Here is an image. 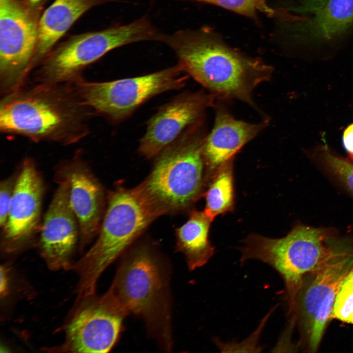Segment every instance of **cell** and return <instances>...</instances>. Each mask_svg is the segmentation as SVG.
I'll list each match as a JSON object with an SVG mask.
<instances>
[{"mask_svg": "<svg viewBox=\"0 0 353 353\" xmlns=\"http://www.w3.org/2000/svg\"><path fill=\"white\" fill-rule=\"evenodd\" d=\"M287 24L298 41L316 43L335 39L353 26V0H296Z\"/></svg>", "mask_w": 353, "mask_h": 353, "instance_id": "15", "label": "cell"}, {"mask_svg": "<svg viewBox=\"0 0 353 353\" xmlns=\"http://www.w3.org/2000/svg\"><path fill=\"white\" fill-rule=\"evenodd\" d=\"M311 158L327 176L353 198V161L322 146Z\"/></svg>", "mask_w": 353, "mask_h": 353, "instance_id": "21", "label": "cell"}, {"mask_svg": "<svg viewBox=\"0 0 353 353\" xmlns=\"http://www.w3.org/2000/svg\"><path fill=\"white\" fill-rule=\"evenodd\" d=\"M114 0H55L39 19L32 64L50 52L55 43L83 14L97 5Z\"/></svg>", "mask_w": 353, "mask_h": 353, "instance_id": "18", "label": "cell"}, {"mask_svg": "<svg viewBox=\"0 0 353 353\" xmlns=\"http://www.w3.org/2000/svg\"><path fill=\"white\" fill-rule=\"evenodd\" d=\"M56 176L69 181L70 201L78 224V248L82 252L99 232L105 210L104 189L89 166L78 158L62 165Z\"/></svg>", "mask_w": 353, "mask_h": 353, "instance_id": "16", "label": "cell"}, {"mask_svg": "<svg viewBox=\"0 0 353 353\" xmlns=\"http://www.w3.org/2000/svg\"><path fill=\"white\" fill-rule=\"evenodd\" d=\"M353 267V244L340 238L329 255L303 280L293 310L299 313L312 352L320 345L340 286Z\"/></svg>", "mask_w": 353, "mask_h": 353, "instance_id": "7", "label": "cell"}, {"mask_svg": "<svg viewBox=\"0 0 353 353\" xmlns=\"http://www.w3.org/2000/svg\"><path fill=\"white\" fill-rule=\"evenodd\" d=\"M160 33L144 16L126 25L73 36L48 54L42 74L50 82L69 80L109 51L137 42L158 41Z\"/></svg>", "mask_w": 353, "mask_h": 353, "instance_id": "8", "label": "cell"}, {"mask_svg": "<svg viewBox=\"0 0 353 353\" xmlns=\"http://www.w3.org/2000/svg\"><path fill=\"white\" fill-rule=\"evenodd\" d=\"M7 289V278L6 277L5 268L2 266L0 267V292L1 296H4L6 294Z\"/></svg>", "mask_w": 353, "mask_h": 353, "instance_id": "26", "label": "cell"}, {"mask_svg": "<svg viewBox=\"0 0 353 353\" xmlns=\"http://www.w3.org/2000/svg\"><path fill=\"white\" fill-rule=\"evenodd\" d=\"M339 239L329 228L302 225L278 239L252 234L241 248V261L258 260L278 272L284 280L291 312L303 278L329 255Z\"/></svg>", "mask_w": 353, "mask_h": 353, "instance_id": "5", "label": "cell"}, {"mask_svg": "<svg viewBox=\"0 0 353 353\" xmlns=\"http://www.w3.org/2000/svg\"><path fill=\"white\" fill-rule=\"evenodd\" d=\"M81 120L78 106L52 90L13 93L0 103V129L35 139L70 141Z\"/></svg>", "mask_w": 353, "mask_h": 353, "instance_id": "6", "label": "cell"}, {"mask_svg": "<svg viewBox=\"0 0 353 353\" xmlns=\"http://www.w3.org/2000/svg\"><path fill=\"white\" fill-rule=\"evenodd\" d=\"M177 63L147 75L80 85L83 103L114 122L129 117L140 105L164 92L184 86L188 78Z\"/></svg>", "mask_w": 353, "mask_h": 353, "instance_id": "9", "label": "cell"}, {"mask_svg": "<svg viewBox=\"0 0 353 353\" xmlns=\"http://www.w3.org/2000/svg\"><path fill=\"white\" fill-rule=\"evenodd\" d=\"M107 200L97 240L72 268L79 277L77 300L95 294L104 270L160 216L138 186H118Z\"/></svg>", "mask_w": 353, "mask_h": 353, "instance_id": "3", "label": "cell"}, {"mask_svg": "<svg viewBox=\"0 0 353 353\" xmlns=\"http://www.w3.org/2000/svg\"><path fill=\"white\" fill-rule=\"evenodd\" d=\"M343 143L350 158L353 160V124L345 129L343 137Z\"/></svg>", "mask_w": 353, "mask_h": 353, "instance_id": "25", "label": "cell"}, {"mask_svg": "<svg viewBox=\"0 0 353 353\" xmlns=\"http://www.w3.org/2000/svg\"><path fill=\"white\" fill-rule=\"evenodd\" d=\"M231 161L218 169L205 193L204 211L212 221L233 207L234 187Z\"/></svg>", "mask_w": 353, "mask_h": 353, "instance_id": "20", "label": "cell"}, {"mask_svg": "<svg viewBox=\"0 0 353 353\" xmlns=\"http://www.w3.org/2000/svg\"><path fill=\"white\" fill-rule=\"evenodd\" d=\"M169 267L147 244L124 255L109 290L127 314L141 318L162 349H172Z\"/></svg>", "mask_w": 353, "mask_h": 353, "instance_id": "2", "label": "cell"}, {"mask_svg": "<svg viewBox=\"0 0 353 353\" xmlns=\"http://www.w3.org/2000/svg\"><path fill=\"white\" fill-rule=\"evenodd\" d=\"M203 122L159 152L149 176L138 185L160 216L184 211L201 193L205 167Z\"/></svg>", "mask_w": 353, "mask_h": 353, "instance_id": "4", "label": "cell"}, {"mask_svg": "<svg viewBox=\"0 0 353 353\" xmlns=\"http://www.w3.org/2000/svg\"><path fill=\"white\" fill-rule=\"evenodd\" d=\"M203 2L217 5L239 14L256 17L258 12L275 16L277 12L270 7L266 0H176Z\"/></svg>", "mask_w": 353, "mask_h": 353, "instance_id": "22", "label": "cell"}, {"mask_svg": "<svg viewBox=\"0 0 353 353\" xmlns=\"http://www.w3.org/2000/svg\"><path fill=\"white\" fill-rule=\"evenodd\" d=\"M17 176L13 175L1 181L0 184V226L5 225L9 212L14 187Z\"/></svg>", "mask_w": 353, "mask_h": 353, "instance_id": "24", "label": "cell"}, {"mask_svg": "<svg viewBox=\"0 0 353 353\" xmlns=\"http://www.w3.org/2000/svg\"><path fill=\"white\" fill-rule=\"evenodd\" d=\"M44 193L43 178L33 160H24L16 179L7 219L2 228L5 251H18L40 231Z\"/></svg>", "mask_w": 353, "mask_h": 353, "instance_id": "12", "label": "cell"}, {"mask_svg": "<svg viewBox=\"0 0 353 353\" xmlns=\"http://www.w3.org/2000/svg\"><path fill=\"white\" fill-rule=\"evenodd\" d=\"M212 221L204 211L193 210L188 220L176 230V251L184 255L190 270L204 265L214 252L208 239Z\"/></svg>", "mask_w": 353, "mask_h": 353, "instance_id": "19", "label": "cell"}, {"mask_svg": "<svg viewBox=\"0 0 353 353\" xmlns=\"http://www.w3.org/2000/svg\"><path fill=\"white\" fill-rule=\"evenodd\" d=\"M58 187L45 215L40 229V252L52 270L72 269V258L78 246L79 229L69 197L70 184L56 177Z\"/></svg>", "mask_w": 353, "mask_h": 353, "instance_id": "13", "label": "cell"}, {"mask_svg": "<svg viewBox=\"0 0 353 353\" xmlns=\"http://www.w3.org/2000/svg\"><path fill=\"white\" fill-rule=\"evenodd\" d=\"M215 107L214 126L206 136L202 148L205 165L209 172L218 169L231 160L245 144L257 136L268 125V119L257 124L235 119L222 103Z\"/></svg>", "mask_w": 353, "mask_h": 353, "instance_id": "17", "label": "cell"}, {"mask_svg": "<svg viewBox=\"0 0 353 353\" xmlns=\"http://www.w3.org/2000/svg\"><path fill=\"white\" fill-rule=\"evenodd\" d=\"M215 97L203 91L182 94L162 106L147 123L140 141L139 153L148 159L176 140L191 126L203 120L205 110L214 106Z\"/></svg>", "mask_w": 353, "mask_h": 353, "instance_id": "14", "label": "cell"}, {"mask_svg": "<svg viewBox=\"0 0 353 353\" xmlns=\"http://www.w3.org/2000/svg\"><path fill=\"white\" fill-rule=\"evenodd\" d=\"M331 318L353 324V267L340 286L335 300Z\"/></svg>", "mask_w": 353, "mask_h": 353, "instance_id": "23", "label": "cell"}, {"mask_svg": "<svg viewBox=\"0 0 353 353\" xmlns=\"http://www.w3.org/2000/svg\"><path fill=\"white\" fill-rule=\"evenodd\" d=\"M30 5H35L38 4L41 0H28Z\"/></svg>", "mask_w": 353, "mask_h": 353, "instance_id": "27", "label": "cell"}, {"mask_svg": "<svg viewBox=\"0 0 353 353\" xmlns=\"http://www.w3.org/2000/svg\"><path fill=\"white\" fill-rule=\"evenodd\" d=\"M158 40L175 52L183 71L216 98L237 99L258 109L252 93L270 79L271 66L233 50L208 28L160 33Z\"/></svg>", "mask_w": 353, "mask_h": 353, "instance_id": "1", "label": "cell"}, {"mask_svg": "<svg viewBox=\"0 0 353 353\" xmlns=\"http://www.w3.org/2000/svg\"><path fill=\"white\" fill-rule=\"evenodd\" d=\"M65 326V339L52 352L107 353L116 344L127 315L108 290L76 302Z\"/></svg>", "mask_w": 353, "mask_h": 353, "instance_id": "10", "label": "cell"}, {"mask_svg": "<svg viewBox=\"0 0 353 353\" xmlns=\"http://www.w3.org/2000/svg\"><path fill=\"white\" fill-rule=\"evenodd\" d=\"M38 12L21 0H0V76L4 88L18 85L31 67Z\"/></svg>", "mask_w": 353, "mask_h": 353, "instance_id": "11", "label": "cell"}]
</instances>
